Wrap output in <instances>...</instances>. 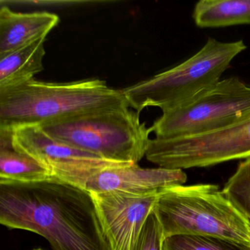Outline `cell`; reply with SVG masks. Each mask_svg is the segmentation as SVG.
<instances>
[{"mask_svg":"<svg viewBox=\"0 0 250 250\" xmlns=\"http://www.w3.org/2000/svg\"><path fill=\"white\" fill-rule=\"evenodd\" d=\"M0 223L42 235L53 250H110L91 193L54 176L0 180Z\"/></svg>","mask_w":250,"mask_h":250,"instance_id":"obj_1","label":"cell"},{"mask_svg":"<svg viewBox=\"0 0 250 250\" xmlns=\"http://www.w3.org/2000/svg\"><path fill=\"white\" fill-rule=\"evenodd\" d=\"M123 106L128 104L122 90L109 87L104 80L46 83L33 79L0 90V131Z\"/></svg>","mask_w":250,"mask_h":250,"instance_id":"obj_2","label":"cell"},{"mask_svg":"<svg viewBox=\"0 0 250 250\" xmlns=\"http://www.w3.org/2000/svg\"><path fill=\"white\" fill-rule=\"evenodd\" d=\"M165 238L203 235L250 247V225L214 184L167 187L158 193L153 208Z\"/></svg>","mask_w":250,"mask_h":250,"instance_id":"obj_3","label":"cell"},{"mask_svg":"<svg viewBox=\"0 0 250 250\" xmlns=\"http://www.w3.org/2000/svg\"><path fill=\"white\" fill-rule=\"evenodd\" d=\"M39 126L57 140L117 163L137 165L151 141L150 127L128 106L99 109Z\"/></svg>","mask_w":250,"mask_h":250,"instance_id":"obj_4","label":"cell"},{"mask_svg":"<svg viewBox=\"0 0 250 250\" xmlns=\"http://www.w3.org/2000/svg\"><path fill=\"white\" fill-rule=\"evenodd\" d=\"M247 49L243 41L208 39L200 51L176 66L123 89L130 107L140 113L147 107L162 112L187 102L220 81L235 57Z\"/></svg>","mask_w":250,"mask_h":250,"instance_id":"obj_5","label":"cell"},{"mask_svg":"<svg viewBox=\"0 0 250 250\" xmlns=\"http://www.w3.org/2000/svg\"><path fill=\"white\" fill-rule=\"evenodd\" d=\"M250 121V86L221 80L187 102L162 112L150 126L156 138L190 135Z\"/></svg>","mask_w":250,"mask_h":250,"instance_id":"obj_6","label":"cell"},{"mask_svg":"<svg viewBox=\"0 0 250 250\" xmlns=\"http://www.w3.org/2000/svg\"><path fill=\"white\" fill-rule=\"evenodd\" d=\"M146 159L167 169L207 167L250 157V121L181 137L151 140Z\"/></svg>","mask_w":250,"mask_h":250,"instance_id":"obj_7","label":"cell"},{"mask_svg":"<svg viewBox=\"0 0 250 250\" xmlns=\"http://www.w3.org/2000/svg\"><path fill=\"white\" fill-rule=\"evenodd\" d=\"M11 146L49 169L52 176L85 189L93 175L106 168L132 164L117 163L83 151L46 134L39 125H25L11 131Z\"/></svg>","mask_w":250,"mask_h":250,"instance_id":"obj_8","label":"cell"},{"mask_svg":"<svg viewBox=\"0 0 250 250\" xmlns=\"http://www.w3.org/2000/svg\"><path fill=\"white\" fill-rule=\"evenodd\" d=\"M158 193H91L110 250H134Z\"/></svg>","mask_w":250,"mask_h":250,"instance_id":"obj_9","label":"cell"},{"mask_svg":"<svg viewBox=\"0 0 250 250\" xmlns=\"http://www.w3.org/2000/svg\"><path fill=\"white\" fill-rule=\"evenodd\" d=\"M187 181V174L182 169L126 165L106 168L93 175L87 181L85 189L90 193L122 191L145 194L184 185Z\"/></svg>","mask_w":250,"mask_h":250,"instance_id":"obj_10","label":"cell"},{"mask_svg":"<svg viewBox=\"0 0 250 250\" xmlns=\"http://www.w3.org/2000/svg\"><path fill=\"white\" fill-rule=\"evenodd\" d=\"M59 22V17L53 13L16 12L8 7H1L0 57L41 38L47 37Z\"/></svg>","mask_w":250,"mask_h":250,"instance_id":"obj_11","label":"cell"},{"mask_svg":"<svg viewBox=\"0 0 250 250\" xmlns=\"http://www.w3.org/2000/svg\"><path fill=\"white\" fill-rule=\"evenodd\" d=\"M46 39L41 38L0 57V90L27 83L43 71Z\"/></svg>","mask_w":250,"mask_h":250,"instance_id":"obj_12","label":"cell"},{"mask_svg":"<svg viewBox=\"0 0 250 250\" xmlns=\"http://www.w3.org/2000/svg\"><path fill=\"white\" fill-rule=\"evenodd\" d=\"M192 17L200 28L250 24V0H201Z\"/></svg>","mask_w":250,"mask_h":250,"instance_id":"obj_13","label":"cell"},{"mask_svg":"<svg viewBox=\"0 0 250 250\" xmlns=\"http://www.w3.org/2000/svg\"><path fill=\"white\" fill-rule=\"evenodd\" d=\"M52 174L29 155L14 150L9 140H1L0 180L38 182L49 179Z\"/></svg>","mask_w":250,"mask_h":250,"instance_id":"obj_14","label":"cell"},{"mask_svg":"<svg viewBox=\"0 0 250 250\" xmlns=\"http://www.w3.org/2000/svg\"><path fill=\"white\" fill-rule=\"evenodd\" d=\"M162 250H250V247L216 237L180 234L165 238Z\"/></svg>","mask_w":250,"mask_h":250,"instance_id":"obj_15","label":"cell"},{"mask_svg":"<svg viewBox=\"0 0 250 250\" xmlns=\"http://www.w3.org/2000/svg\"><path fill=\"white\" fill-rule=\"evenodd\" d=\"M222 191L250 225V157L240 162Z\"/></svg>","mask_w":250,"mask_h":250,"instance_id":"obj_16","label":"cell"},{"mask_svg":"<svg viewBox=\"0 0 250 250\" xmlns=\"http://www.w3.org/2000/svg\"><path fill=\"white\" fill-rule=\"evenodd\" d=\"M165 239L160 221L153 210L142 229L134 250H162Z\"/></svg>","mask_w":250,"mask_h":250,"instance_id":"obj_17","label":"cell"},{"mask_svg":"<svg viewBox=\"0 0 250 250\" xmlns=\"http://www.w3.org/2000/svg\"><path fill=\"white\" fill-rule=\"evenodd\" d=\"M43 250V249H36V250Z\"/></svg>","mask_w":250,"mask_h":250,"instance_id":"obj_18","label":"cell"}]
</instances>
